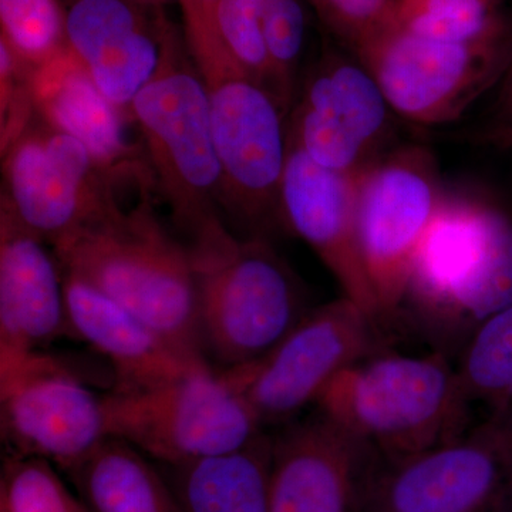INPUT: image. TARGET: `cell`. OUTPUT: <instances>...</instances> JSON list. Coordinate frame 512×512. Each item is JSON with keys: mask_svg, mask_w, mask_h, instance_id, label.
<instances>
[{"mask_svg": "<svg viewBox=\"0 0 512 512\" xmlns=\"http://www.w3.org/2000/svg\"><path fill=\"white\" fill-rule=\"evenodd\" d=\"M512 303V218L493 202L444 191L414 256L399 313L453 357Z\"/></svg>", "mask_w": 512, "mask_h": 512, "instance_id": "1", "label": "cell"}, {"mask_svg": "<svg viewBox=\"0 0 512 512\" xmlns=\"http://www.w3.org/2000/svg\"><path fill=\"white\" fill-rule=\"evenodd\" d=\"M187 248L202 345L221 370L268 355L312 309L269 238L238 237L220 214L192 232Z\"/></svg>", "mask_w": 512, "mask_h": 512, "instance_id": "2", "label": "cell"}, {"mask_svg": "<svg viewBox=\"0 0 512 512\" xmlns=\"http://www.w3.org/2000/svg\"><path fill=\"white\" fill-rule=\"evenodd\" d=\"M64 272L144 320L191 355L205 357L187 245L168 234L148 192L131 210L53 247Z\"/></svg>", "mask_w": 512, "mask_h": 512, "instance_id": "3", "label": "cell"}, {"mask_svg": "<svg viewBox=\"0 0 512 512\" xmlns=\"http://www.w3.org/2000/svg\"><path fill=\"white\" fill-rule=\"evenodd\" d=\"M316 410L386 461L402 460L466 433L470 406L444 353H375L339 373Z\"/></svg>", "mask_w": 512, "mask_h": 512, "instance_id": "4", "label": "cell"}, {"mask_svg": "<svg viewBox=\"0 0 512 512\" xmlns=\"http://www.w3.org/2000/svg\"><path fill=\"white\" fill-rule=\"evenodd\" d=\"M143 137L154 187L175 224L191 235L220 214L222 175L210 99L200 70L174 37L157 76L128 110Z\"/></svg>", "mask_w": 512, "mask_h": 512, "instance_id": "5", "label": "cell"}, {"mask_svg": "<svg viewBox=\"0 0 512 512\" xmlns=\"http://www.w3.org/2000/svg\"><path fill=\"white\" fill-rule=\"evenodd\" d=\"M109 434L183 466L247 446L265 431L247 400L211 365L167 382L104 394Z\"/></svg>", "mask_w": 512, "mask_h": 512, "instance_id": "6", "label": "cell"}, {"mask_svg": "<svg viewBox=\"0 0 512 512\" xmlns=\"http://www.w3.org/2000/svg\"><path fill=\"white\" fill-rule=\"evenodd\" d=\"M210 99L222 175L221 208L247 237L284 228L282 181L288 160L286 111L268 90L222 57L197 66Z\"/></svg>", "mask_w": 512, "mask_h": 512, "instance_id": "7", "label": "cell"}, {"mask_svg": "<svg viewBox=\"0 0 512 512\" xmlns=\"http://www.w3.org/2000/svg\"><path fill=\"white\" fill-rule=\"evenodd\" d=\"M382 320L342 295L316 306L268 355L218 369L244 396L262 426L288 424L339 373L382 352Z\"/></svg>", "mask_w": 512, "mask_h": 512, "instance_id": "8", "label": "cell"}, {"mask_svg": "<svg viewBox=\"0 0 512 512\" xmlns=\"http://www.w3.org/2000/svg\"><path fill=\"white\" fill-rule=\"evenodd\" d=\"M512 501V412L457 439L373 468L363 512H504Z\"/></svg>", "mask_w": 512, "mask_h": 512, "instance_id": "9", "label": "cell"}, {"mask_svg": "<svg viewBox=\"0 0 512 512\" xmlns=\"http://www.w3.org/2000/svg\"><path fill=\"white\" fill-rule=\"evenodd\" d=\"M355 55L396 116L417 126H443L501 82L512 60V37L471 45L443 42L390 19Z\"/></svg>", "mask_w": 512, "mask_h": 512, "instance_id": "10", "label": "cell"}, {"mask_svg": "<svg viewBox=\"0 0 512 512\" xmlns=\"http://www.w3.org/2000/svg\"><path fill=\"white\" fill-rule=\"evenodd\" d=\"M443 195L436 158L419 144L392 148L359 175L357 242L382 320L399 315L414 256Z\"/></svg>", "mask_w": 512, "mask_h": 512, "instance_id": "11", "label": "cell"}, {"mask_svg": "<svg viewBox=\"0 0 512 512\" xmlns=\"http://www.w3.org/2000/svg\"><path fill=\"white\" fill-rule=\"evenodd\" d=\"M0 427L9 454L66 476L110 439L104 394L46 350L0 356Z\"/></svg>", "mask_w": 512, "mask_h": 512, "instance_id": "12", "label": "cell"}, {"mask_svg": "<svg viewBox=\"0 0 512 512\" xmlns=\"http://www.w3.org/2000/svg\"><path fill=\"white\" fill-rule=\"evenodd\" d=\"M2 157L3 204L52 248L123 208L87 147L37 114Z\"/></svg>", "mask_w": 512, "mask_h": 512, "instance_id": "13", "label": "cell"}, {"mask_svg": "<svg viewBox=\"0 0 512 512\" xmlns=\"http://www.w3.org/2000/svg\"><path fill=\"white\" fill-rule=\"evenodd\" d=\"M291 113L289 143L326 170L360 174L393 148L396 114L353 53L325 49Z\"/></svg>", "mask_w": 512, "mask_h": 512, "instance_id": "14", "label": "cell"}, {"mask_svg": "<svg viewBox=\"0 0 512 512\" xmlns=\"http://www.w3.org/2000/svg\"><path fill=\"white\" fill-rule=\"evenodd\" d=\"M375 451L316 410L272 441L269 512H360Z\"/></svg>", "mask_w": 512, "mask_h": 512, "instance_id": "15", "label": "cell"}, {"mask_svg": "<svg viewBox=\"0 0 512 512\" xmlns=\"http://www.w3.org/2000/svg\"><path fill=\"white\" fill-rule=\"evenodd\" d=\"M138 0H69L66 39L101 93L128 114L160 72L174 33ZM130 117V116H128Z\"/></svg>", "mask_w": 512, "mask_h": 512, "instance_id": "16", "label": "cell"}, {"mask_svg": "<svg viewBox=\"0 0 512 512\" xmlns=\"http://www.w3.org/2000/svg\"><path fill=\"white\" fill-rule=\"evenodd\" d=\"M360 174L326 170L289 143L281 192L282 224L319 256L343 295L382 320L357 242Z\"/></svg>", "mask_w": 512, "mask_h": 512, "instance_id": "17", "label": "cell"}, {"mask_svg": "<svg viewBox=\"0 0 512 512\" xmlns=\"http://www.w3.org/2000/svg\"><path fill=\"white\" fill-rule=\"evenodd\" d=\"M70 338L66 288L49 244L0 204V356Z\"/></svg>", "mask_w": 512, "mask_h": 512, "instance_id": "18", "label": "cell"}, {"mask_svg": "<svg viewBox=\"0 0 512 512\" xmlns=\"http://www.w3.org/2000/svg\"><path fill=\"white\" fill-rule=\"evenodd\" d=\"M30 90L37 116L84 144L114 184L131 178L153 187L147 161L124 131L130 117L100 92L69 47L32 70Z\"/></svg>", "mask_w": 512, "mask_h": 512, "instance_id": "19", "label": "cell"}, {"mask_svg": "<svg viewBox=\"0 0 512 512\" xmlns=\"http://www.w3.org/2000/svg\"><path fill=\"white\" fill-rule=\"evenodd\" d=\"M63 275L70 338L82 340L109 363L116 379L113 389L153 386L210 365L82 279Z\"/></svg>", "mask_w": 512, "mask_h": 512, "instance_id": "20", "label": "cell"}, {"mask_svg": "<svg viewBox=\"0 0 512 512\" xmlns=\"http://www.w3.org/2000/svg\"><path fill=\"white\" fill-rule=\"evenodd\" d=\"M67 477L89 512H184L151 458L113 437Z\"/></svg>", "mask_w": 512, "mask_h": 512, "instance_id": "21", "label": "cell"}, {"mask_svg": "<svg viewBox=\"0 0 512 512\" xmlns=\"http://www.w3.org/2000/svg\"><path fill=\"white\" fill-rule=\"evenodd\" d=\"M272 441L264 431L232 453L168 467L183 511L269 512Z\"/></svg>", "mask_w": 512, "mask_h": 512, "instance_id": "22", "label": "cell"}, {"mask_svg": "<svg viewBox=\"0 0 512 512\" xmlns=\"http://www.w3.org/2000/svg\"><path fill=\"white\" fill-rule=\"evenodd\" d=\"M392 20L416 35L464 45L512 37L503 0H394Z\"/></svg>", "mask_w": 512, "mask_h": 512, "instance_id": "23", "label": "cell"}, {"mask_svg": "<svg viewBox=\"0 0 512 512\" xmlns=\"http://www.w3.org/2000/svg\"><path fill=\"white\" fill-rule=\"evenodd\" d=\"M468 402L490 412H512V303L478 326L457 355Z\"/></svg>", "mask_w": 512, "mask_h": 512, "instance_id": "24", "label": "cell"}, {"mask_svg": "<svg viewBox=\"0 0 512 512\" xmlns=\"http://www.w3.org/2000/svg\"><path fill=\"white\" fill-rule=\"evenodd\" d=\"M0 39L35 70L67 47L66 8L59 0H0Z\"/></svg>", "mask_w": 512, "mask_h": 512, "instance_id": "25", "label": "cell"}, {"mask_svg": "<svg viewBox=\"0 0 512 512\" xmlns=\"http://www.w3.org/2000/svg\"><path fill=\"white\" fill-rule=\"evenodd\" d=\"M0 512H89L60 470L42 458L6 454L0 473Z\"/></svg>", "mask_w": 512, "mask_h": 512, "instance_id": "26", "label": "cell"}, {"mask_svg": "<svg viewBox=\"0 0 512 512\" xmlns=\"http://www.w3.org/2000/svg\"><path fill=\"white\" fill-rule=\"evenodd\" d=\"M261 2L220 0L214 15L215 33L232 62L284 107L262 28Z\"/></svg>", "mask_w": 512, "mask_h": 512, "instance_id": "27", "label": "cell"}, {"mask_svg": "<svg viewBox=\"0 0 512 512\" xmlns=\"http://www.w3.org/2000/svg\"><path fill=\"white\" fill-rule=\"evenodd\" d=\"M262 28L285 110L292 111L298 73L308 37L302 0H262Z\"/></svg>", "mask_w": 512, "mask_h": 512, "instance_id": "28", "label": "cell"}, {"mask_svg": "<svg viewBox=\"0 0 512 512\" xmlns=\"http://www.w3.org/2000/svg\"><path fill=\"white\" fill-rule=\"evenodd\" d=\"M340 46L355 53L390 22L394 0H308Z\"/></svg>", "mask_w": 512, "mask_h": 512, "instance_id": "29", "label": "cell"}, {"mask_svg": "<svg viewBox=\"0 0 512 512\" xmlns=\"http://www.w3.org/2000/svg\"><path fill=\"white\" fill-rule=\"evenodd\" d=\"M32 69L0 39V146L2 153L35 119L36 109L30 90Z\"/></svg>", "mask_w": 512, "mask_h": 512, "instance_id": "30", "label": "cell"}, {"mask_svg": "<svg viewBox=\"0 0 512 512\" xmlns=\"http://www.w3.org/2000/svg\"><path fill=\"white\" fill-rule=\"evenodd\" d=\"M183 9L188 52L201 60L225 52L215 33L214 15L220 0H178Z\"/></svg>", "mask_w": 512, "mask_h": 512, "instance_id": "31", "label": "cell"}, {"mask_svg": "<svg viewBox=\"0 0 512 512\" xmlns=\"http://www.w3.org/2000/svg\"><path fill=\"white\" fill-rule=\"evenodd\" d=\"M488 126L512 127V60L500 82L493 121Z\"/></svg>", "mask_w": 512, "mask_h": 512, "instance_id": "32", "label": "cell"}, {"mask_svg": "<svg viewBox=\"0 0 512 512\" xmlns=\"http://www.w3.org/2000/svg\"><path fill=\"white\" fill-rule=\"evenodd\" d=\"M473 141L487 146L512 150V127L485 126L470 134Z\"/></svg>", "mask_w": 512, "mask_h": 512, "instance_id": "33", "label": "cell"}, {"mask_svg": "<svg viewBox=\"0 0 512 512\" xmlns=\"http://www.w3.org/2000/svg\"><path fill=\"white\" fill-rule=\"evenodd\" d=\"M138 2L147 3V5H160V3L168 2V0H138Z\"/></svg>", "mask_w": 512, "mask_h": 512, "instance_id": "34", "label": "cell"}, {"mask_svg": "<svg viewBox=\"0 0 512 512\" xmlns=\"http://www.w3.org/2000/svg\"><path fill=\"white\" fill-rule=\"evenodd\" d=\"M511 3H512V0H511Z\"/></svg>", "mask_w": 512, "mask_h": 512, "instance_id": "35", "label": "cell"}]
</instances>
